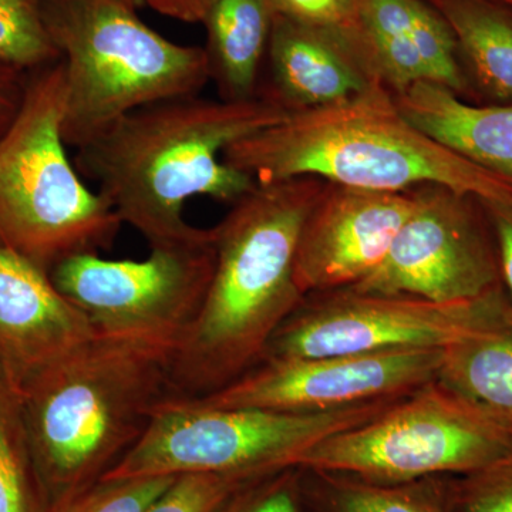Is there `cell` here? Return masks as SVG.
<instances>
[{"instance_id":"1","label":"cell","mask_w":512,"mask_h":512,"mask_svg":"<svg viewBox=\"0 0 512 512\" xmlns=\"http://www.w3.org/2000/svg\"><path fill=\"white\" fill-rule=\"evenodd\" d=\"M288 116L262 97L158 101L77 148L73 163L150 247L171 244L201 229L185 220L188 200L208 197L231 207L255 187L254 178L225 164L224 153Z\"/></svg>"},{"instance_id":"2","label":"cell","mask_w":512,"mask_h":512,"mask_svg":"<svg viewBox=\"0 0 512 512\" xmlns=\"http://www.w3.org/2000/svg\"><path fill=\"white\" fill-rule=\"evenodd\" d=\"M326 184L313 177L256 184L212 227L214 275L175 349L173 397L208 396L261 363L269 340L305 298L296 284V249Z\"/></svg>"},{"instance_id":"3","label":"cell","mask_w":512,"mask_h":512,"mask_svg":"<svg viewBox=\"0 0 512 512\" xmlns=\"http://www.w3.org/2000/svg\"><path fill=\"white\" fill-rule=\"evenodd\" d=\"M175 349L164 340L97 333L23 387L50 511L99 483L144 436L173 397Z\"/></svg>"},{"instance_id":"4","label":"cell","mask_w":512,"mask_h":512,"mask_svg":"<svg viewBox=\"0 0 512 512\" xmlns=\"http://www.w3.org/2000/svg\"><path fill=\"white\" fill-rule=\"evenodd\" d=\"M224 161L256 184L313 177L386 192L439 184L483 201L512 202V184L421 133L383 84L345 103L291 113L232 144Z\"/></svg>"},{"instance_id":"5","label":"cell","mask_w":512,"mask_h":512,"mask_svg":"<svg viewBox=\"0 0 512 512\" xmlns=\"http://www.w3.org/2000/svg\"><path fill=\"white\" fill-rule=\"evenodd\" d=\"M45 22L64 70L62 134L76 150L134 110L210 83L204 47L165 39L126 0H47Z\"/></svg>"},{"instance_id":"6","label":"cell","mask_w":512,"mask_h":512,"mask_svg":"<svg viewBox=\"0 0 512 512\" xmlns=\"http://www.w3.org/2000/svg\"><path fill=\"white\" fill-rule=\"evenodd\" d=\"M62 62L30 73L25 101L0 138V245L47 272L114 245L123 222L84 184L62 134Z\"/></svg>"},{"instance_id":"7","label":"cell","mask_w":512,"mask_h":512,"mask_svg":"<svg viewBox=\"0 0 512 512\" xmlns=\"http://www.w3.org/2000/svg\"><path fill=\"white\" fill-rule=\"evenodd\" d=\"M400 399L403 397L339 412L286 413L208 407L170 397L158 407L136 446L103 478L278 470L293 466L296 457L318 441L372 420Z\"/></svg>"},{"instance_id":"8","label":"cell","mask_w":512,"mask_h":512,"mask_svg":"<svg viewBox=\"0 0 512 512\" xmlns=\"http://www.w3.org/2000/svg\"><path fill=\"white\" fill-rule=\"evenodd\" d=\"M512 451V427L461 402L436 380L372 420L318 441L293 466L379 483L471 473Z\"/></svg>"},{"instance_id":"9","label":"cell","mask_w":512,"mask_h":512,"mask_svg":"<svg viewBox=\"0 0 512 512\" xmlns=\"http://www.w3.org/2000/svg\"><path fill=\"white\" fill-rule=\"evenodd\" d=\"M143 261L70 256L50 271L56 288L100 335L180 345L201 311L215 269L214 231L150 247Z\"/></svg>"},{"instance_id":"10","label":"cell","mask_w":512,"mask_h":512,"mask_svg":"<svg viewBox=\"0 0 512 512\" xmlns=\"http://www.w3.org/2000/svg\"><path fill=\"white\" fill-rule=\"evenodd\" d=\"M412 192V211L389 254L350 288L440 305L477 301L503 288L483 201L439 184L419 185Z\"/></svg>"},{"instance_id":"11","label":"cell","mask_w":512,"mask_h":512,"mask_svg":"<svg viewBox=\"0 0 512 512\" xmlns=\"http://www.w3.org/2000/svg\"><path fill=\"white\" fill-rule=\"evenodd\" d=\"M481 299L440 305L353 288L309 293L276 330L262 360L443 350L470 328Z\"/></svg>"},{"instance_id":"12","label":"cell","mask_w":512,"mask_h":512,"mask_svg":"<svg viewBox=\"0 0 512 512\" xmlns=\"http://www.w3.org/2000/svg\"><path fill=\"white\" fill-rule=\"evenodd\" d=\"M441 350L262 360L218 392L190 399L208 407L330 413L397 399L436 380Z\"/></svg>"},{"instance_id":"13","label":"cell","mask_w":512,"mask_h":512,"mask_svg":"<svg viewBox=\"0 0 512 512\" xmlns=\"http://www.w3.org/2000/svg\"><path fill=\"white\" fill-rule=\"evenodd\" d=\"M413 204L412 190L326 184L303 224L296 249L295 278L303 296L350 288L373 274Z\"/></svg>"},{"instance_id":"14","label":"cell","mask_w":512,"mask_h":512,"mask_svg":"<svg viewBox=\"0 0 512 512\" xmlns=\"http://www.w3.org/2000/svg\"><path fill=\"white\" fill-rule=\"evenodd\" d=\"M96 335L46 269L0 245V372L19 392Z\"/></svg>"},{"instance_id":"15","label":"cell","mask_w":512,"mask_h":512,"mask_svg":"<svg viewBox=\"0 0 512 512\" xmlns=\"http://www.w3.org/2000/svg\"><path fill=\"white\" fill-rule=\"evenodd\" d=\"M265 64L258 97L289 114L345 103L382 84L348 37L276 13Z\"/></svg>"},{"instance_id":"16","label":"cell","mask_w":512,"mask_h":512,"mask_svg":"<svg viewBox=\"0 0 512 512\" xmlns=\"http://www.w3.org/2000/svg\"><path fill=\"white\" fill-rule=\"evenodd\" d=\"M436 382L512 427V306L503 288L481 299L470 328L441 350Z\"/></svg>"},{"instance_id":"17","label":"cell","mask_w":512,"mask_h":512,"mask_svg":"<svg viewBox=\"0 0 512 512\" xmlns=\"http://www.w3.org/2000/svg\"><path fill=\"white\" fill-rule=\"evenodd\" d=\"M394 99L421 133L512 184V103L477 106L431 82L414 83Z\"/></svg>"},{"instance_id":"18","label":"cell","mask_w":512,"mask_h":512,"mask_svg":"<svg viewBox=\"0 0 512 512\" xmlns=\"http://www.w3.org/2000/svg\"><path fill=\"white\" fill-rule=\"evenodd\" d=\"M274 18L271 0H212L202 23L208 30L210 82L220 99L258 97Z\"/></svg>"},{"instance_id":"19","label":"cell","mask_w":512,"mask_h":512,"mask_svg":"<svg viewBox=\"0 0 512 512\" xmlns=\"http://www.w3.org/2000/svg\"><path fill=\"white\" fill-rule=\"evenodd\" d=\"M453 30L478 89L512 103V15L495 0H426Z\"/></svg>"},{"instance_id":"20","label":"cell","mask_w":512,"mask_h":512,"mask_svg":"<svg viewBox=\"0 0 512 512\" xmlns=\"http://www.w3.org/2000/svg\"><path fill=\"white\" fill-rule=\"evenodd\" d=\"M301 468L303 512H447L444 477L379 483Z\"/></svg>"},{"instance_id":"21","label":"cell","mask_w":512,"mask_h":512,"mask_svg":"<svg viewBox=\"0 0 512 512\" xmlns=\"http://www.w3.org/2000/svg\"><path fill=\"white\" fill-rule=\"evenodd\" d=\"M353 39L376 79L394 96L427 82L413 42L410 0H353Z\"/></svg>"},{"instance_id":"22","label":"cell","mask_w":512,"mask_h":512,"mask_svg":"<svg viewBox=\"0 0 512 512\" xmlns=\"http://www.w3.org/2000/svg\"><path fill=\"white\" fill-rule=\"evenodd\" d=\"M30 447L22 394L0 372V512H49Z\"/></svg>"},{"instance_id":"23","label":"cell","mask_w":512,"mask_h":512,"mask_svg":"<svg viewBox=\"0 0 512 512\" xmlns=\"http://www.w3.org/2000/svg\"><path fill=\"white\" fill-rule=\"evenodd\" d=\"M47 0H0V60L32 73L60 60L47 32Z\"/></svg>"},{"instance_id":"24","label":"cell","mask_w":512,"mask_h":512,"mask_svg":"<svg viewBox=\"0 0 512 512\" xmlns=\"http://www.w3.org/2000/svg\"><path fill=\"white\" fill-rule=\"evenodd\" d=\"M413 42L426 67L427 82L447 87L457 96L468 89L453 30L426 0H410Z\"/></svg>"},{"instance_id":"25","label":"cell","mask_w":512,"mask_h":512,"mask_svg":"<svg viewBox=\"0 0 512 512\" xmlns=\"http://www.w3.org/2000/svg\"><path fill=\"white\" fill-rule=\"evenodd\" d=\"M447 512H512V451L461 476L444 477Z\"/></svg>"},{"instance_id":"26","label":"cell","mask_w":512,"mask_h":512,"mask_svg":"<svg viewBox=\"0 0 512 512\" xmlns=\"http://www.w3.org/2000/svg\"><path fill=\"white\" fill-rule=\"evenodd\" d=\"M268 473L272 471L175 477L143 512H215L242 485Z\"/></svg>"},{"instance_id":"27","label":"cell","mask_w":512,"mask_h":512,"mask_svg":"<svg viewBox=\"0 0 512 512\" xmlns=\"http://www.w3.org/2000/svg\"><path fill=\"white\" fill-rule=\"evenodd\" d=\"M174 478H103L50 512H143Z\"/></svg>"},{"instance_id":"28","label":"cell","mask_w":512,"mask_h":512,"mask_svg":"<svg viewBox=\"0 0 512 512\" xmlns=\"http://www.w3.org/2000/svg\"><path fill=\"white\" fill-rule=\"evenodd\" d=\"M215 512H303L301 468H279L249 481Z\"/></svg>"},{"instance_id":"29","label":"cell","mask_w":512,"mask_h":512,"mask_svg":"<svg viewBox=\"0 0 512 512\" xmlns=\"http://www.w3.org/2000/svg\"><path fill=\"white\" fill-rule=\"evenodd\" d=\"M276 15L349 37L353 30V0H271Z\"/></svg>"},{"instance_id":"30","label":"cell","mask_w":512,"mask_h":512,"mask_svg":"<svg viewBox=\"0 0 512 512\" xmlns=\"http://www.w3.org/2000/svg\"><path fill=\"white\" fill-rule=\"evenodd\" d=\"M483 205L493 227L501 284L512 306V202L483 201Z\"/></svg>"},{"instance_id":"31","label":"cell","mask_w":512,"mask_h":512,"mask_svg":"<svg viewBox=\"0 0 512 512\" xmlns=\"http://www.w3.org/2000/svg\"><path fill=\"white\" fill-rule=\"evenodd\" d=\"M30 73L0 60V138L12 126L25 101Z\"/></svg>"},{"instance_id":"32","label":"cell","mask_w":512,"mask_h":512,"mask_svg":"<svg viewBox=\"0 0 512 512\" xmlns=\"http://www.w3.org/2000/svg\"><path fill=\"white\" fill-rule=\"evenodd\" d=\"M133 8H148L184 23H202L212 0H126Z\"/></svg>"},{"instance_id":"33","label":"cell","mask_w":512,"mask_h":512,"mask_svg":"<svg viewBox=\"0 0 512 512\" xmlns=\"http://www.w3.org/2000/svg\"><path fill=\"white\" fill-rule=\"evenodd\" d=\"M495 2L501 3V5L511 6L512 8V0H495Z\"/></svg>"}]
</instances>
